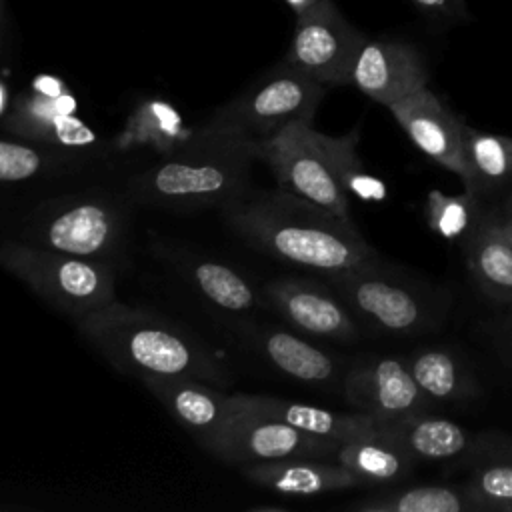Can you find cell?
Segmentation results:
<instances>
[{"instance_id":"1","label":"cell","mask_w":512,"mask_h":512,"mask_svg":"<svg viewBox=\"0 0 512 512\" xmlns=\"http://www.w3.org/2000/svg\"><path fill=\"white\" fill-rule=\"evenodd\" d=\"M220 214L250 248L322 276L380 262L354 220L338 218L284 188H250Z\"/></svg>"},{"instance_id":"2","label":"cell","mask_w":512,"mask_h":512,"mask_svg":"<svg viewBox=\"0 0 512 512\" xmlns=\"http://www.w3.org/2000/svg\"><path fill=\"white\" fill-rule=\"evenodd\" d=\"M134 210L136 204L122 182L112 184L94 178L4 210L0 216V236L108 262L120 270L126 258Z\"/></svg>"},{"instance_id":"3","label":"cell","mask_w":512,"mask_h":512,"mask_svg":"<svg viewBox=\"0 0 512 512\" xmlns=\"http://www.w3.org/2000/svg\"><path fill=\"white\" fill-rule=\"evenodd\" d=\"M78 334L116 370L130 376H186L218 388L232 374L192 330L146 308L114 300L72 320Z\"/></svg>"},{"instance_id":"4","label":"cell","mask_w":512,"mask_h":512,"mask_svg":"<svg viewBox=\"0 0 512 512\" xmlns=\"http://www.w3.org/2000/svg\"><path fill=\"white\" fill-rule=\"evenodd\" d=\"M254 148L246 142L200 132L180 148L156 156L142 170L122 180L136 208L166 212L222 210L252 188Z\"/></svg>"},{"instance_id":"5","label":"cell","mask_w":512,"mask_h":512,"mask_svg":"<svg viewBox=\"0 0 512 512\" xmlns=\"http://www.w3.org/2000/svg\"><path fill=\"white\" fill-rule=\"evenodd\" d=\"M358 130L326 136L312 122H292L274 136L256 142V160L264 162L280 188L308 202L352 220L348 196L382 200L386 186L370 176L356 152Z\"/></svg>"},{"instance_id":"6","label":"cell","mask_w":512,"mask_h":512,"mask_svg":"<svg viewBox=\"0 0 512 512\" xmlns=\"http://www.w3.org/2000/svg\"><path fill=\"white\" fill-rule=\"evenodd\" d=\"M0 268L70 320L116 300L118 268L0 236Z\"/></svg>"},{"instance_id":"7","label":"cell","mask_w":512,"mask_h":512,"mask_svg":"<svg viewBox=\"0 0 512 512\" xmlns=\"http://www.w3.org/2000/svg\"><path fill=\"white\" fill-rule=\"evenodd\" d=\"M324 94V84L282 62L216 108L198 130L254 146L292 122H312Z\"/></svg>"},{"instance_id":"8","label":"cell","mask_w":512,"mask_h":512,"mask_svg":"<svg viewBox=\"0 0 512 512\" xmlns=\"http://www.w3.org/2000/svg\"><path fill=\"white\" fill-rule=\"evenodd\" d=\"M110 162L0 130V216L18 202L102 178Z\"/></svg>"},{"instance_id":"9","label":"cell","mask_w":512,"mask_h":512,"mask_svg":"<svg viewBox=\"0 0 512 512\" xmlns=\"http://www.w3.org/2000/svg\"><path fill=\"white\" fill-rule=\"evenodd\" d=\"M296 16L284 62L326 88L348 86L366 36L338 12L332 0H320Z\"/></svg>"},{"instance_id":"10","label":"cell","mask_w":512,"mask_h":512,"mask_svg":"<svg viewBox=\"0 0 512 512\" xmlns=\"http://www.w3.org/2000/svg\"><path fill=\"white\" fill-rule=\"evenodd\" d=\"M262 294L266 308L304 336L334 342H354L360 336L358 318L330 284L286 276L264 284Z\"/></svg>"},{"instance_id":"11","label":"cell","mask_w":512,"mask_h":512,"mask_svg":"<svg viewBox=\"0 0 512 512\" xmlns=\"http://www.w3.org/2000/svg\"><path fill=\"white\" fill-rule=\"evenodd\" d=\"M0 130L20 138L44 142L72 152H82L112 160V144H106L74 112V100L68 94L36 90L18 96L6 110Z\"/></svg>"},{"instance_id":"12","label":"cell","mask_w":512,"mask_h":512,"mask_svg":"<svg viewBox=\"0 0 512 512\" xmlns=\"http://www.w3.org/2000/svg\"><path fill=\"white\" fill-rule=\"evenodd\" d=\"M156 250L158 258L164 260L206 306L232 318V322L252 318L256 310L266 306L262 288L236 266L180 244H158Z\"/></svg>"},{"instance_id":"13","label":"cell","mask_w":512,"mask_h":512,"mask_svg":"<svg viewBox=\"0 0 512 512\" xmlns=\"http://www.w3.org/2000/svg\"><path fill=\"white\" fill-rule=\"evenodd\" d=\"M140 382L202 450L212 456L218 454L230 424L238 416L232 394L186 376H140Z\"/></svg>"},{"instance_id":"14","label":"cell","mask_w":512,"mask_h":512,"mask_svg":"<svg viewBox=\"0 0 512 512\" xmlns=\"http://www.w3.org/2000/svg\"><path fill=\"white\" fill-rule=\"evenodd\" d=\"M378 264L324 276L356 318L390 334H408L426 322L424 304L412 290L376 270Z\"/></svg>"},{"instance_id":"15","label":"cell","mask_w":512,"mask_h":512,"mask_svg":"<svg viewBox=\"0 0 512 512\" xmlns=\"http://www.w3.org/2000/svg\"><path fill=\"white\" fill-rule=\"evenodd\" d=\"M338 442L308 434L286 422L238 412L214 458L230 466H248L288 458L332 460Z\"/></svg>"},{"instance_id":"16","label":"cell","mask_w":512,"mask_h":512,"mask_svg":"<svg viewBox=\"0 0 512 512\" xmlns=\"http://www.w3.org/2000/svg\"><path fill=\"white\" fill-rule=\"evenodd\" d=\"M342 392L348 404L386 426L422 414L428 404L408 364L396 358L364 360L350 366L342 376Z\"/></svg>"},{"instance_id":"17","label":"cell","mask_w":512,"mask_h":512,"mask_svg":"<svg viewBox=\"0 0 512 512\" xmlns=\"http://www.w3.org/2000/svg\"><path fill=\"white\" fill-rule=\"evenodd\" d=\"M412 144L432 162L458 176L468 188L470 170L464 156V122L428 88L388 106Z\"/></svg>"},{"instance_id":"18","label":"cell","mask_w":512,"mask_h":512,"mask_svg":"<svg viewBox=\"0 0 512 512\" xmlns=\"http://www.w3.org/2000/svg\"><path fill=\"white\" fill-rule=\"evenodd\" d=\"M232 328L276 372L294 382L332 386L342 374L340 362L332 354L296 334V330L256 322L254 318L234 320Z\"/></svg>"},{"instance_id":"19","label":"cell","mask_w":512,"mask_h":512,"mask_svg":"<svg viewBox=\"0 0 512 512\" xmlns=\"http://www.w3.org/2000/svg\"><path fill=\"white\" fill-rule=\"evenodd\" d=\"M232 398L238 412L280 420L338 444L360 438H390L388 426L362 410H328L268 394H232Z\"/></svg>"},{"instance_id":"20","label":"cell","mask_w":512,"mask_h":512,"mask_svg":"<svg viewBox=\"0 0 512 512\" xmlns=\"http://www.w3.org/2000/svg\"><path fill=\"white\" fill-rule=\"evenodd\" d=\"M350 84L388 108L426 88L428 70L414 46L396 40L366 38L352 66Z\"/></svg>"},{"instance_id":"21","label":"cell","mask_w":512,"mask_h":512,"mask_svg":"<svg viewBox=\"0 0 512 512\" xmlns=\"http://www.w3.org/2000/svg\"><path fill=\"white\" fill-rule=\"evenodd\" d=\"M244 478L280 496H320L338 490L364 486L352 472L324 458H288L258 462L240 468Z\"/></svg>"},{"instance_id":"22","label":"cell","mask_w":512,"mask_h":512,"mask_svg":"<svg viewBox=\"0 0 512 512\" xmlns=\"http://www.w3.org/2000/svg\"><path fill=\"white\" fill-rule=\"evenodd\" d=\"M332 460L362 480L364 486L394 484L406 478L416 462L392 438H360L340 442Z\"/></svg>"},{"instance_id":"23","label":"cell","mask_w":512,"mask_h":512,"mask_svg":"<svg viewBox=\"0 0 512 512\" xmlns=\"http://www.w3.org/2000/svg\"><path fill=\"white\" fill-rule=\"evenodd\" d=\"M390 438L414 460H450L470 450L472 436L448 418L414 414L388 426Z\"/></svg>"},{"instance_id":"24","label":"cell","mask_w":512,"mask_h":512,"mask_svg":"<svg viewBox=\"0 0 512 512\" xmlns=\"http://www.w3.org/2000/svg\"><path fill=\"white\" fill-rule=\"evenodd\" d=\"M352 512H478L466 486H410L366 496L346 506Z\"/></svg>"},{"instance_id":"25","label":"cell","mask_w":512,"mask_h":512,"mask_svg":"<svg viewBox=\"0 0 512 512\" xmlns=\"http://www.w3.org/2000/svg\"><path fill=\"white\" fill-rule=\"evenodd\" d=\"M464 156L470 170L466 192L480 194L512 186V138L464 124Z\"/></svg>"},{"instance_id":"26","label":"cell","mask_w":512,"mask_h":512,"mask_svg":"<svg viewBox=\"0 0 512 512\" xmlns=\"http://www.w3.org/2000/svg\"><path fill=\"white\" fill-rule=\"evenodd\" d=\"M468 266L482 292L512 302V244L484 226L468 246Z\"/></svg>"},{"instance_id":"27","label":"cell","mask_w":512,"mask_h":512,"mask_svg":"<svg viewBox=\"0 0 512 512\" xmlns=\"http://www.w3.org/2000/svg\"><path fill=\"white\" fill-rule=\"evenodd\" d=\"M194 132L182 128L178 112L160 100L140 104L128 118L124 138L134 146H154L158 156L170 154L190 140Z\"/></svg>"},{"instance_id":"28","label":"cell","mask_w":512,"mask_h":512,"mask_svg":"<svg viewBox=\"0 0 512 512\" xmlns=\"http://www.w3.org/2000/svg\"><path fill=\"white\" fill-rule=\"evenodd\" d=\"M406 364L420 392L428 400H456L470 388L466 370L456 356L444 348L418 350Z\"/></svg>"},{"instance_id":"29","label":"cell","mask_w":512,"mask_h":512,"mask_svg":"<svg viewBox=\"0 0 512 512\" xmlns=\"http://www.w3.org/2000/svg\"><path fill=\"white\" fill-rule=\"evenodd\" d=\"M426 222L428 228L444 238L458 240L470 232L476 214V196L470 192L450 196L442 190H428L426 194Z\"/></svg>"},{"instance_id":"30","label":"cell","mask_w":512,"mask_h":512,"mask_svg":"<svg viewBox=\"0 0 512 512\" xmlns=\"http://www.w3.org/2000/svg\"><path fill=\"white\" fill-rule=\"evenodd\" d=\"M466 490L478 512H512V462H492L476 468Z\"/></svg>"},{"instance_id":"31","label":"cell","mask_w":512,"mask_h":512,"mask_svg":"<svg viewBox=\"0 0 512 512\" xmlns=\"http://www.w3.org/2000/svg\"><path fill=\"white\" fill-rule=\"evenodd\" d=\"M420 12L440 22H462L468 18L464 0H410Z\"/></svg>"},{"instance_id":"32","label":"cell","mask_w":512,"mask_h":512,"mask_svg":"<svg viewBox=\"0 0 512 512\" xmlns=\"http://www.w3.org/2000/svg\"><path fill=\"white\" fill-rule=\"evenodd\" d=\"M488 228L498 234L502 240H506L508 244H512V216H506L504 220H498L494 224H488Z\"/></svg>"},{"instance_id":"33","label":"cell","mask_w":512,"mask_h":512,"mask_svg":"<svg viewBox=\"0 0 512 512\" xmlns=\"http://www.w3.org/2000/svg\"><path fill=\"white\" fill-rule=\"evenodd\" d=\"M320 0H286V4L296 12V14H300V12H304V10H308V8H312L314 4H318Z\"/></svg>"},{"instance_id":"34","label":"cell","mask_w":512,"mask_h":512,"mask_svg":"<svg viewBox=\"0 0 512 512\" xmlns=\"http://www.w3.org/2000/svg\"><path fill=\"white\" fill-rule=\"evenodd\" d=\"M8 110V104H6V96H4V88L0 86V114L4 116Z\"/></svg>"},{"instance_id":"35","label":"cell","mask_w":512,"mask_h":512,"mask_svg":"<svg viewBox=\"0 0 512 512\" xmlns=\"http://www.w3.org/2000/svg\"><path fill=\"white\" fill-rule=\"evenodd\" d=\"M504 212H506V216H512V192L508 194V198L504 202Z\"/></svg>"},{"instance_id":"36","label":"cell","mask_w":512,"mask_h":512,"mask_svg":"<svg viewBox=\"0 0 512 512\" xmlns=\"http://www.w3.org/2000/svg\"><path fill=\"white\" fill-rule=\"evenodd\" d=\"M0 22H2V6H0Z\"/></svg>"}]
</instances>
